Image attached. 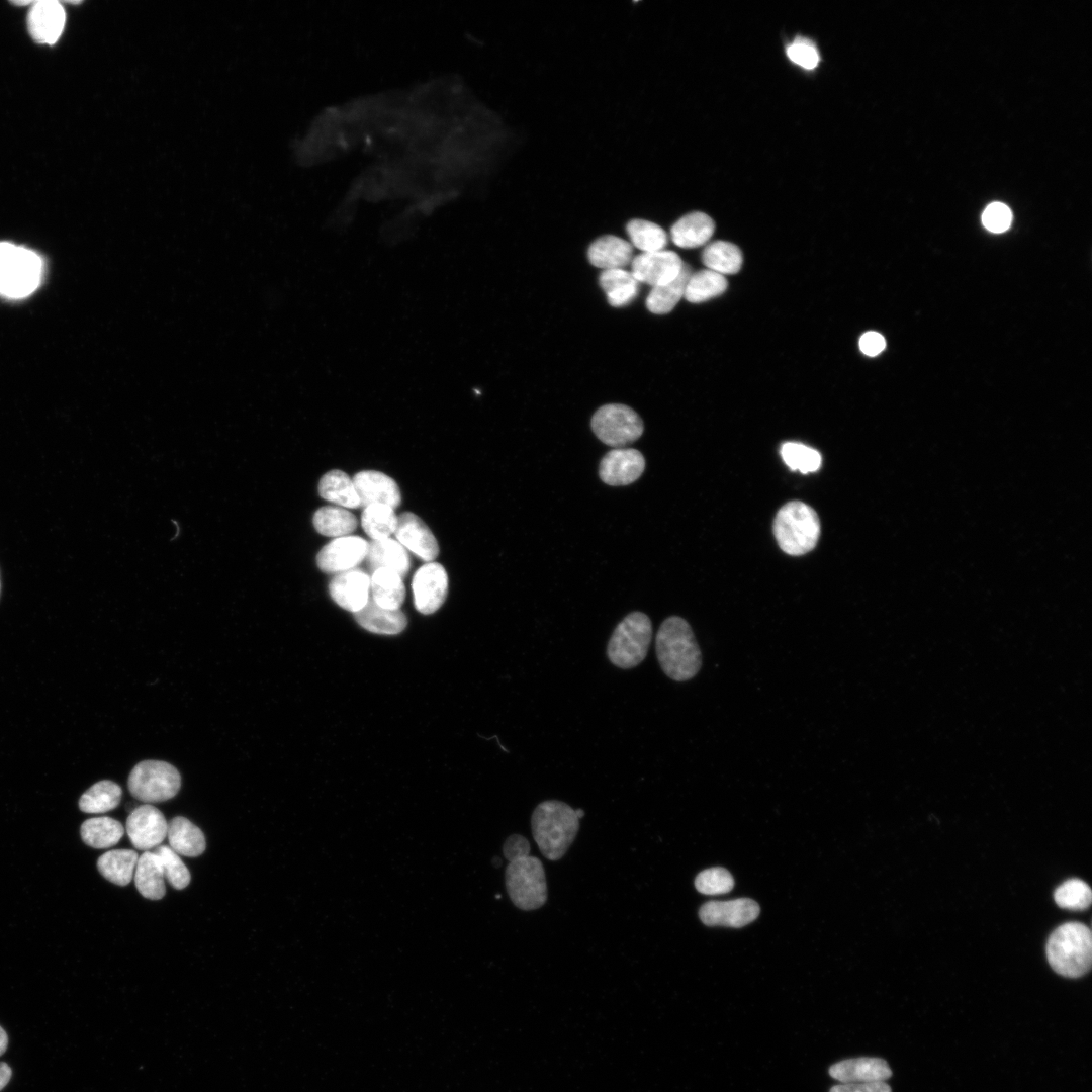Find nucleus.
<instances>
[{
    "instance_id": "f257e3e1",
    "label": "nucleus",
    "mask_w": 1092,
    "mask_h": 1092,
    "mask_svg": "<svg viewBox=\"0 0 1092 1092\" xmlns=\"http://www.w3.org/2000/svg\"><path fill=\"white\" fill-rule=\"evenodd\" d=\"M655 651L662 671L672 680L687 681L701 669L700 647L690 624L681 617L670 616L661 623Z\"/></svg>"
},
{
    "instance_id": "f03ea898",
    "label": "nucleus",
    "mask_w": 1092,
    "mask_h": 1092,
    "mask_svg": "<svg viewBox=\"0 0 1092 1092\" xmlns=\"http://www.w3.org/2000/svg\"><path fill=\"white\" fill-rule=\"evenodd\" d=\"M531 826L541 853L550 860H558L572 844L579 829V819L566 803L547 800L535 808Z\"/></svg>"
},
{
    "instance_id": "7ed1b4c3",
    "label": "nucleus",
    "mask_w": 1092,
    "mask_h": 1092,
    "mask_svg": "<svg viewBox=\"0 0 1092 1092\" xmlns=\"http://www.w3.org/2000/svg\"><path fill=\"white\" fill-rule=\"evenodd\" d=\"M1050 966L1058 974L1078 978L1089 972L1092 962V937L1089 927L1079 922L1059 926L1046 943Z\"/></svg>"
},
{
    "instance_id": "20e7f679",
    "label": "nucleus",
    "mask_w": 1092,
    "mask_h": 1092,
    "mask_svg": "<svg viewBox=\"0 0 1092 1092\" xmlns=\"http://www.w3.org/2000/svg\"><path fill=\"white\" fill-rule=\"evenodd\" d=\"M774 534L784 552L793 556L803 555L811 551L818 542V515L803 502H789L777 513Z\"/></svg>"
},
{
    "instance_id": "39448f33",
    "label": "nucleus",
    "mask_w": 1092,
    "mask_h": 1092,
    "mask_svg": "<svg viewBox=\"0 0 1092 1092\" xmlns=\"http://www.w3.org/2000/svg\"><path fill=\"white\" fill-rule=\"evenodd\" d=\"M651 639L650 618L639 611L629 613L615 627L607 645V656L616 667L634 668L645 659Z\"/></svg>"
},
{
    "instance_id": "423d86ee",
    "label": "nucleus",
    "mask_w": 1092,
    "mask_h": 1092,
    "mask_svg": "<svg viewBox=\"0 0 1092 1092\" xmlns=\"http://www.w3.org/2000/svg\"><path fill=\"white\" fill-rule=\"evenodd\" d=\"M42 264L33 251L11 243H0V294L22 298L39 285Z\"/></svg>"
},
{
    "instance_id": "0eeeda50",
    "label": "nucleus",
    "mask_w": 1092,
    "mask_h": 1092,
    "mask_svg": "<svg viewBox=\"0 0 1092 1092\" xmlns=\"http://www.w3.org/2000/svg\"><path fill=\"white\" fill-rule=\"evenodd\" d=\"M506 887L518 908L529 911L543 906L547 900V884L540 859L528 855L509 861Z\"/></svg>"
},
{
    "instance_id": "6e6552de",
    "label": "nucleus",
    "mask_w": 1092,
    "mask_h": 1092,
    "mask_svg": "<svg viewBox=\"0 0 1092 1092\" xmlns=\"http://www.w3.org/2000/svg\"><path fill=\"white\" fill-rule=\"evenodd\" d=\"M127 787L135 799L160 803L177 795L181 777L177 768L166 761L143 760L130 771Z\"/></svg>"
},
{
    "instance_id": "1a4fd4ad",
    "label": "nucleus",
    "mask_w": 1092,
    "mask_h": 1092,
    "mask_svg": "<svg viewBox=\"0 0 1092 1092\" xmlns=\"http://www.w3.org/2000/svg\"><path fill=\"white\" fill-rule=\"evenodd\" d=\"M592 429L604 444L622 447L639 439L644 425L639 415L621 403H609L596 411Z\"/></svg>"
},
{
    "instance_id": "9d476101",
    "label": "nucleus",
    "mask_w": 1092,
    "mask_h": 1092,
    "mask_svg": "<svg viewBox=\"0 0 1092 1092\" xmlns=\"http://www.w3.org/2000/svg\"><path fill=\"white\" fill-rule=\"evenodd\" d=\"M416 609L429 615L436 612L445 602L448 592V575L445 568L437 562H428L415 573L412 581Z\"/></svg>"
},
{
    "instance_id": "9b49d317",
    "label": "nucleus",
    "mask_w": 1092,
    "mask_h": 1092,
    "mask_svg": "<svg viewBox=\"0 0 1092 1092\" xmlns=\"http://www.w3.org/2000/svg\"><path fill=\"white\" fill-rule=\"evenodd\" d=\"M684 264L680 257L672 251L641 253L632 259L630 272L639 283L655 287L674 280Z\"/></svg>"
},
{
    "instance_id": "f8f14e48",
    "label": "nucleus",
    "mask_w": 1092,
    "mask_h": 1092,
    "mask_svg": "<svg viewBox=\"0 0 1092 1092\" xmlns=\"http://www.w3.org/2000/svg\"><path fill=\"white\" fill-rule=\"evenodd\" d=\"M168 823L156 807L145 804L131 811L126 820V832L132 845L148 851L159 846L167 836Z\"/></svg>"
},
{
    "instance_id": "ddd939ff",
    "label": "nucleus",
    "mask_w": 1092,
    "mask_h": 1092,
    "mask_svg": "<svg viewBox=\"0 0 1092 1092\" xmlns=\"http://www.w3.org/2000/svg\"><path fill=\"white\" fill-rule=\"evenodd\" d=\"M368 542L358 536L338 537L325 545L316 555L318 568L327 573L353 569L367 555Z\"/></svg>"
},
{
    "instance_id": "4468645a",
    "label": "nucleus",
    "mask_w": 1092,
    "mask_h": 1092,
    "mask_svg": "<svg viewBox=\"0 0 1092 1092\" xmlns=\"http://www.w3.org/2000/svg\"><path fill=\"white\" fill-rule=\"evenodd\" d=\"M645 465V458L640 451L633 448H615L601 459L599 476L611 486L628 485L641 476Z\"/></svg>"
},
{
    "instance_id": "2eb2a0df",
    "label": "nucleus",
    "mask_w": 1092,
    "mask_h": 1092,
    "mask_svg": "<svg viewBox=\"0 0 1092 1092\" xmlns=\"http://www.w3.org/2000/svg\"><path fill=\"white\" fill-rule=\"evenodd\" d=\"M758 904L748 898L730 901H711L704 904L699 916L708 926L742 927L757 918Z\"/></svg>"
},
{
    "instance_id": "dca6fc26",
    "label": "nucleus",
    "mask_w": 1092,
    "mask_h": 1092,
    "mask_svg": "<svg viewBox=\"0 0 1092 1092\" xmlns=\"http://www.w3.org/2000/svg\"><path fill=\"white\" fill-rule=\"evenodd\" d=\"M394 535L403 547L427 562H432L439 554L438 542L432 531L421 518L411 512L397 517Z\"/></svg>"
},
{
    "instance_id": "f3484780",
    "label": "nucleus",
    "mask_w": 1092,
    "mask_h": 1092,
    "mask_svg": "<svg viewBox=\"0 0 1092 1092\" xmlns=\"http://www.w3.org/2000/svg\"><path fill=\"white\" fill-rule=\"evenodd\" d=\"M65 20V10L59 1H34L27 17L28 31L35 41L53 44L62 34Z\"/></svg>"
},
{
    "instance_id": "a211bd4d",
    "label": "nucleus",
    "mask_w": 1092,
    "mask_h": 1092,
    "mask_svg": "<svg viewBox=\"0 0 1092 1092\" xmlns=\"http://www.w3.org/2000/svg\"><path fill=\"white\" fill-rule=\"evenodd\" d=\"M329 592L340 607L356 613L369 600L370 577L355 568L337 573L330 581Z\"/></svg>"
},
{
    "instance_id": "6ab92c4d",
    "label": "nucleus",
    "mask_w": 1092,
    "mask_h": 1092,
    "mask_svg": "<svg viewBox=\"0 0 1092 1092\" xmlns=\"http://www.w3.org/2000/svg\"><path fill=\"white\" fill-rule=\"evenodd\" d=\"M352 479L359 496L360 507L384 504L395 509L400 505L399 487L388 475L375 470H365L355 474Z\"/></svg>"
},
{
    "instance_id": "aec40b11",
    "label": "nucleus",
    "mask_w": 1092,
    "mask_h": 1092,
    "mask_svg": "<svg viewBox=\"0 0 1092 1092\" xmlns=\"http://www.w3.org/2000/svg\"><path fill=\"white\" fill-rule=\"evenodd\" d=\"M829 1075L840 1083H871L885 1082L892 1076V1071L881 1058L860 1057L832 1065Z\"/></svg>"
},
{
    "instance_id": "412c9836",
    "label": "nucleus",
    "mask_w": 1092,
    "mask_h": 1092,
    "mask_svg": "<svg viewBox=\"0 0 1092 1092\" xmlns=\"http://www.w3.org/2000/svg\"><path fill=\"white\" fill-rule=\"evenodd\" d=\"M589 262L603 270L624 269L631 264L633 248L631 243L606 235L594 241L587 251Z\"/></svg>"
},
{
    "instance_id": "4be33fe9",
    "label": "nucleus",
    "mask_w": 1092,
    "mask_h": 1092,
    "mask_svg": "<svg viewBox=\"0 0 1092 1092\" xmlns=\"http://www.w3.org/2000/svg\"><path fill=\"white\" fill-rule=\"evenodd\" d=\"M366 561L371 572L379 568H388L395 571L402 578L407 574L411 567V560L406 550L399 542L391 538L371 540L368 543Z\"/></svg>"
},
{
    "instance_id": "5701e85b",
    "label": "nucleus",
    "mask_w": 1092,
    "mask_h": 1092,
    "mask_svg": "<svg viewBox=\"0 0 1092 1092\" xmlns=\"http://www.w3.org/2000/svg\"><path fill=\"white\" fill-rule=\"evenodd\" d=\"M354 614L360 626L377 634H398L403 631L407 624L406 617L400 609H385L377 605L371 598L361 610Z\"/></svg>"
},
{
    "instance_id": "b1692460",
    "label": "nucleus",
    "mask_w": 1092,
    "mask_h": 1092,
    "mask_svg": "<svg viewBox=\"0 0 1092 1092\" xmlns=\"http://www.w3.org/2000/svg\"><path fill=\"white\" fill-rule=\"evenodd\" d=\"M714 230L713 219L706 213L696 211L680 217L671 226L670 235L677 247L691 249L706 244Z\"/></svg>"
},
{
    "instance_id": "393cba45",
    "label": "nucleus",
    "mask_w": 1092,
    "mask_h": 1092,
    "mask_svg": "<svg viewBox=\"0 0 1092 1092\" xmlns=\"http://www.w3.org/2000/svg\"><path fill=\"white\" fill-rule=\"evenodd\" d=\"M167 837L170 847L180 855L195 857L202 854L206 847L203 832L182 816L170 821Z\"/></svg>"
},
{
    "instance_id": "a878e982",
    "label": "nucleus",
    "mask_w": 1092,
    "mask_h": 1092,
    "mask_svg": "<svg viewBox=\"0 0 1092 1092\" xmlns=\"http://www.w3.org/2000/svg\"><path fill=\"white\" fill-rule=\"evenodd\" d=\"M133 877L135 887L142 896L151 900L164 897L166 893L164 872L161 860L154 851H145L139 856Z\"/></svg>"
},
{
    "instance_id": "bb28decb",
    "label": "nucleus",
    "mask_w": 1092,
    "mask_h": 1092,
    "mask_svg": "<svg viewBox=\"0 0 1092 1092\" xmlns=\"http://www.w3.org/2000/svg\"><path fill=\"white\" fill-rule=\"evenodd\" d=\"M371 599L380 607L390 610L400 608L405 597L402 577L388 568H379L370 577Z\"/></svg>"
},
{
    "instance_id": "cd10ccee",
    "label": "nucleus",
    "mask_w": 1092,
    "mask_h": 1092,
    "mask_svg": "<svg viewBox=\"0 0 1092 1092\" xmlns=\"http://www.w3.org/2000/svg\"><path fill=\"white\" fill-rule=\"evenodd\" d=\"M599 283L609 303L614 307L628 305L635 299L639 290V282L631 272L625 269L603 270Z\"/></svg>"
},
{
    "instance_id": "c85d7f7f",
    "label": "nucleus",
    "mask_w": 1092,
    "mask_h": 1092,
    "mask_svg": "<svg viewBox=\"0 0 1092 1092\" xmlns=\"http://www.w3.org/2000/svg\"><path fill=\"white\" fill-rule=\"evenodd\" d=\"M138 853L131 849H113L103 853L97 860L100 874L109 882L126 886L133 878Z\"/></svg>"
},
{
    "instance_id": "c756f323",
    "label": "nucleus",
    "mask_w": 1092,
    "mask_h": 1092,
    "mask_svg": "<svg viewBox=\"0 0 1092 1092\" xmlns=\"http://www.w3.org/2000/svg\"><path fill=\"white\" fill-rule=\"evenodd\" d=\"M321 497L343 508H359L360 500L353 479L345 472L335 469L327 472L318 482Z\"/></svg>"
},
{
    "instance_id": "7c9ffc66",
    "label": "nucleus",
    "mask_w": 1092,
    "mask_h": 1092,
    "mask_svg": "<svg viewBox=\"0 0 1092 1092\" xmlns=\"http://www.w3.org/2000/svg\"><path fill=\"white\" fill-rule=\"evenodd\" d=\"M692 274L690 266L684 264L679 275L669 283L652 287L646 298V306L655 314L670 312L684 297L686 285Z\"/></svg>"
},
{
    "instance_id": "2f4dec72",
    "label": "nucleus",
    "mask_w": 1092,
    "mask_h": 1092,
    "mask_svg": "<svg viewBox=\"0 0 1092 1092\" xmlns=\"http://www.w3.org/2000/svg\"><path fill=\"white\" fill-rule=\"evenodd\" d=\"M80 831L81 837L87 845L103 849L115 845L122 838L124 828L119 821L102 816L84 821Z\"/></svg>"
},
{
    "instance_id": "473e14b6",
    "label": "nucleus",
    "mask_w": 1092,
    "mask_h": 1092,
    "mask_svg": "<svg viewBox=\"0 0 1092 1092\" xmlns=\"http://www.w3.org/2000/svg\"><path fill=\"white\" fill-rule=\"evenodd\" d=\"M742 261L740 249L725 241L708 244L702 253V262L707 269L723 276L737 273L742 266Z\"/></svg>"
},
{
    "instance_id": "72a5a7b5",
    "label": "nucleus",
    "mask_w": 1092,
    "mask_h": 1092,
    "mask_svg": "<svg viewBox=\"0 0 1092 1092\" xmlns=\"http://www.w3.org/2000/svg\"><path fill=\"white\" fill-rule=\"evenodd\" d=\"M316 531L325 536L343 537L355 531L357 518L345 508L326 506L313 515Z\"/></svg>"
},
{
    "instance_id": "f704fd0d",
    "label": "nucleus",
    "mask_w": 1092,
    "mask_h": 1092,
    "mask_svg": "<svg viewBox=\"0 0 1092 1092\" xmlns=\"http://www.w3.org/2000/svg\"><path fill=\"white\" fill-rule=\"evenodd\" d=\"M121 797L122 790L119 785L103 780L95 783L81 796L79 808L85 813H105L115 809Z\"/></svg>"
},
{
    "instance_id": "c9c22d12",
    "label": "nucleus",
    "mask_w": 1092,
    "mask_h": 1092,
    "mask_svg": "<svg viewBox=\"0 0 1092 1092\" xmlns=\"http://www.w3.org/2000/svg\"><path fill=\"white\" fill-rule=\"evenodd\" d=\"M726 278L709 269L692 273L688 279L684 297L692 303H700L722 294L727 289Z\"/></svg>"
},
{
    "instance_id": "e433bc0d",
    "label": "nucleus",
    "mask_w": 1092,
    "mask_h": 1092,
    "mask_svg": "<svg viewBox=\"0 0 1092 1092\" xmlns=\"http://www.w3.org/2000/svg\"><path fill=\"white\" fill-rule=\"evenodd\" d=\"M361 524L372 540L389 538L394 534L397 516L394 509L384 504H372L363 508Z\"/></svg>"
},
{
    "instance_id": "4c0bfd02",
    "label": "nucleus",
    "mask_w": 1092,
    "mask_h": 1092,
    "mask_svg": "<svg viewBox=\"0 0 1092 1092\" xmlns=\"http://www.w3.org/2000/svg\"><path fill=\"white\" fill-rule=\"evenodd\" d=\"M626 231L631 245L642 251V253L661 251L667 245L665 231L654 222L644 219H632L627 223Z\"/></svg>"
},
{
    "instance_id": "58836bf2",
    "label": "nucleus",
    "mask_w": 1092,
    "mask_h": 1092,
    "mask_svg": "<svg viewBox=\"0 0 1092 1092\" xmlns=\"http://www.w3.org/2000/svg\"><path fill=\"white\" fill-rule=\"evenodd\" d=\"M780 452L788 467L804 474L817 471L821 465L820 453L802 443L786 442Z\"/></svg>"
},
{
    "instance_id": "ea45409f",
    "label": "nucleus",
    "mask_w": 1092,
    "mask_h": 1092,
    "mask_svg": "<svg viewBox=\"0 0 1092 1092\" xmlns=\"http://www.w3.org/2000/svg\"><path fill=\"white\" fill-rule=\"evenodd\" d=\"M1054 899L1062 908L1084 910L1091 904L1092 893L1090 887L1084 881L1070 879L1056 889Z\"/></svg>"
},
{
    "instance_id": "a19ab883",
    "label": "nucleus",
    "mask_w": 1092,
    "mask_h": 1092,
    "mask_svg": "<svg viewBox=\"0 0 1092 1092\" xmlns=\"http://www.w3.org/2000/svg\"><path fill=\"white\" fill-rule=\"evenodd\" d=\"M160 858L164 877L168 880L170 885L177 889L182 890L190 883V872L171 847L166 845L157 846L154 851Z\"/></svg>"
},
{
    "instance_id": "79ce46f5",
    "label": "nucleus",
    "mask_w": 1092,
    "mask_h": 1092,
    "mask_svg": "<svg viewBox=\"0 0 1092 1092\" xmlns=\"http://www.w3.org/2000/svg\"><path fill=\"white\" fill-rule=\"evenodd\" d=\"M734 879L724 868H711L701 872L695 879L696 889L705 895L725 894L732 890Z\"/></svg>"
},
{
    "instance_id": "37998d69",
    "label": "nucleus",
    "mask_w": 1092,
    "mask_h": 1092,
    "mask_svg": "<svg viewBox=\"0 0 1092 1092\" xmlns=\"http://www.w3.org/2000/svg\"><path fill=\"white\" fill-rule=\"evenodd\" d=\"M789 59L800 67L812 70L820 60L816 46L808 38L799 36L787 48Z\"/></svg>"
},
{
    "instance_id": "c03bdc74",
    "label": "nucleus",
    "mask_w": 1092,
    "mask_h": 1092,
    "mask_svg": "<svg viewBox=\"0 0 1092 1092\" xmlns=\"http://www.w3.org/2000/svg\"><path fill=\"white\" fill-rule=\"evenodd\" d=\"M1011 221V210L1001 202L989 204L982 215L984 226L993 233H1002L1006 231L1010 226Z\"/></svg>"
},
{
    "instance_id": "a18cd8bd",
    "label": "nucleus",
    "mask_w": 1092,
    "mask_h": 1092,
    "mask_svg": "<svg viewBox=\"0 0 1092 1092\" xmlns=\"http://www.w3.org/2000/svg\"><path fill=\"white\" fill-rule=\"evenodd\" d=\"M503 852L509 861L525 857L530 853V843L522 835L513 834L507 838Z\"/></svg>"
},
{
    "instance_id": "49530a36",
    "label": "nucleus",
    "mask_w": 1092,
    "mask_h": 1092,
    "mask_svg": "<svg viewBox=\"0 0 1092 1092\" xmlns=\"http://www.w3.org/2000/svg\"><path fill=\"white\" fill-rule=\"evenodd\" d=\"M829 1092H892V1090L885 1082H871L840 1083L833 1086Z\"/></svg>"
},
{
    "instance_id": "de8ad7c7",
    "label": "nucleus",
    "mask_w": 1092,
    "mask_h": 1092,
    "mask_svg": "<svg viewBox=\"0 0 1092 1092\" xmlns=\"http://www.w3.org/2000/svg\"><path fill=\"white\" fill-rule=\"evenodd\" d=\"M886 346L884 337L877 332H867L859 339V349L867 356H877Z\"/></svg>"
},
{
    "instance_id": "09e8293b",
    "label": "nucleus",
    "mask_w": 1092,
    "mask_h": 1092,
    "mask_svg": "<svg viewBox=\"0 0 1092 1092\" xmlns=\"http://www.w3.org/2000/svg\"><path fill=\"white\" fill-rule=\"evenodd\" d=\"M11 1074V1068L6 1063H0V1091L8 1084Z\"/></svg>"
},
{
    "instance_id": "8fccbe9b",
    "label": "nucleus",
    "mask_w": 1092,
    "mask_h": 1092,
    "mask_svg": "<svg viewBox=\"0 0 1092 1092\" xmlns=\"http://www.w3.org/2000/svg\"><path fill=\"white\" fill-rule=\"evenodd\" d=\"M8 1037L5 1030L0 1026V1056L6 1051Z\"/></svg>"
},
{
    "instance_id": "3c124183",
    "label": "nucleus",
    "mask_w": 1092,
    "mask_h": 1092,
    "mask_svg": "<svg viewBox=\"0 0 1092 1092\" xmlns=\"http://www.w3.org/2000/svg\"><path fill=\"white\" fill-rule=\"evenodd\" d=\"M575 814H576L578 819H580V818H582L584 816V812L581 809H576Z\"/></svg>"
},
{
    "instance_id": "603ef678",
    "label": "nucleus",
    "mask_w": 1092,
    "mask_h": 1092,
    "mask_svg": "<svg viewBox=\"0 0 1092 1092\" xmlns=\"http://www.w3.org/2000/svg\"><path fill=\"white\" fill-rule=\"evenodd\" d=\"M0 588H1V584H0Z\"/></svg>"
}]
</instances>
